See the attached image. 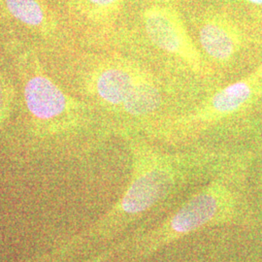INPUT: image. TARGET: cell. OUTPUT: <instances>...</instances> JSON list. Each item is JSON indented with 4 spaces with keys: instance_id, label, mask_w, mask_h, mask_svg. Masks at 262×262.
Segmentation results:
<instances>
[{
    "instance_id": "3",
    "label": "cell",
    "mask_w": 262,
    "mask_h": 262,
    "mask_svg": "<svg viewBox=\"0 0 262 262\" xmlns=\"http://www.w3.org/2000/svg\"><path fill=\"white\" fill-rule=\"evenodd\" d=\"M262 94V63L251 73L216 91L196 108L148 128L160 140L177 143L193 138L219 122L233 117Z\"/></svg>"
},
{
    "instance_id": "8",
    "label": "cell",
    "mask_w": 262,
    "mask_h": 262,
    "mask_svg": "<svg viewBox=\"0 0 262 262\" xmlns=\"http://www.w3.org/2000/svg\"><path fill=\"white\" fill-rule=\"evenodd\" d=\"M10 15L24 25L32 28L43 27L45 9L38 0H2Z\"/></svg>"
},
{
    "instance_id": "6",
    "label": "cell",
    "mask_w": 262,
    "mask_h": 262,
    "mask_svg": "<svg viewBox=\"0 0 262 262\" xmlns=\"http://www.w3.org/2000/svg\"><path fill=\"white\" fill-rule=\"evenodd\" d=\"M198 39L205 55L221 66L230 62L243 47L242 32L222 16L204 19L199 28Z\"/></svg>"
},
{
    "instance_id": "4",
    "label": "cell",
    "mask_w": 262,
    "mask_h": 262,
    "mask_svg": "<svg viewBox=\"0 0 262 262\" xmlns=\"http://www.w3.org/2000/svg\"><path fill=\"white\" fill-rule=\"evenodd\" d=\"M94 89L104 104L135 119L148 118L162 103L155 78L127 61L102 67L94 77Z\"/></svg>"
},
{
    "instance_id": "9",
    "label": "cell",
    "mask_w": 262,
    "mask_h": 262,
    "mask_svg": "<svg viewBox=\"0 0 262 262\" xmlns=\"http://www.w3.org/2000/svg\"><path fill=\"white\" fill-rule=\"evenodd\" d=\"M84 11L90 15L100 17L116 10L122 0H79Z\"/></svg>"
},
{
    "instance_id": "12",
    "label": "cell",
    "mask_w": 262,
    "mask_h": 262,
    "mask_svg": "<svg viewBox=\"0 0 262 262\" xmlns=\"http://www.w3.org/2000/svg\"><path fill=\"white\" fill-rule=\"evenodd\" d=\"M245 1H247L248 3L253 4V5H258V6L262 5V0H245Z\"/></svg>"
},
{
    "instance_id": "1",
    "label": "cell",
    "mask_w": 262,
    "mask_h": 262,
    "mask_svg": "<svg viewBox=\"0 0 262 262\" xmlns=\"http://www.w3.org/2000/svg\"><path fill=\"white\" fill-rule=\"evenodd\" d=\"M128 186L110 213L92 229L94 238H111L191 186L205 184L234 164L225 150L211 147L165 151L142 138H132Z\"/></svg>"
},
{
    "instance_id": "5",
    "label": "cell",
    "mask_w": 262,
    "mask_h": 262,
    "mask_svg": "<svg viewBox=\"0 0 262 262\" xmlns=\"http://www.w3.org/2000/svg\"><path fill=\"white\" fill-rule=\"evenodd\" d=\"M144 29L151 44L177 58L197 75L210 73L204 57L189 35L178 11L166 2L150 4L143 14Z\"/></svg>"
},
{
    "instance_id": "10",
    "label": "cell",
    "mask_w": 262,
    "mask_h": 262,
    "mask_svg": "<svg viewBox=\"0 0 262 262\" xmlns=\"http://www.w3.org/2000/svg\"><path fill=\"white\" fill-rule=\"evenodd\" d=\"M10 104V94L6 82H4L3 78L0 77V122H2L8 111Z\"/></svg>"
},
{
    "instance_id": "7",
    "label": "cell",
    "mask_w": 262,
    "mask_h": 262,
    "mask_svg": "<svg viewBox=\"0 0 262 262\" xmlns=\"http://www.w3.org/2000/svg\"><path fill=\"white\" fill-rule=\"evenodd\" d=\"M25 98L29 112L39 120H52L66 112V94L44 76L31 78L25 88Z\"/></svg>"
},
{
    "instance_id": "2",
    "label": "cell",
    "mask_w": 262,
    "mask_h": 262,
    "mask_svg": "<svg viewBox=\"0 0 262 262\" xmlns=\"http://www.w3.org/2000/svg\"><path fill=\"white\" fill-rule=\"evenodd\" d=\"M234 164L215 175L156 225L135 231L117 247L120 262H144L201 229L233 224L240 214Z\"/></svg>"
},
{
    "instance_id": "11",
    "label": "cell",
    "mask_w": 262,
    "mask_h": 262,
    "mask_svg": "<svg viewBox=\"0 0 262 262\" xmlns=\"http://www.w3.org/2000/svg\"><path fill=\"white\" fill-rule=\"evenodd\" d=\"M110 254H111V252H110ZM110 254H108V253H103V254H101V255H99V256H97V257H95L94 258L93 260H91V261L88 262H104L109 256H110Z\"/></svg>"
}]
</instances>
